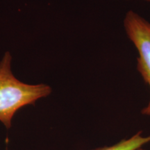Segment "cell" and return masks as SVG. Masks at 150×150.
Returning a JSON list of instances; mask_svg holds the SVG:
<instances>
[{"label": "cell", "instance_id": "277c9868", "mask_svg": "<svg viewBox=\"0 0 150 150\" xmlns=\"http://www.w3.org/2000/svg\"><path fill=\"white\" fill-rule=\"evenodd\" d=\"M144 1H148V2H150V0H144Z\"/></svg>", "mask_w": 150, "mask_h": 150}, {"label": "cell", "instance_id": "7a4b0ae2", "mask_svg": "<svg viewBox=\"0 0 150 150\" xmlns=\"http://www.w3.org/2000/svg\"><path fill=\"white\" fill-rule=\"evenodd\" d=\"M124 27L138 52V72L150 90V23L136 12L129 11L124 20ZM141 112L142 115L150 116V99Z\"/></svg>", "mask_w": 150, "mask_h": 150}, {"label": "cell", "instance_id": "3957f363", "mask_svg": "<svg viewBox=\"0 0 150 150\" xmlns=\"http://www.w3.org/2000/svg\"><path fill=\"white\" fill-rule=\"evenodd\" d=\"M150 142V136H142V132H138L128 139H123L110 147H103L92 150H137Z\"/></svg>", "mask_w": 150, "mask_h": 150}, {"label": "cell", "instance_id": "6da1fadb", "mask_svg": "<svg viewBox=\"0 0 150 150\" xmlns=\"http://www.w3.org/2000/svg\"><path fill=\"white\" fill-rule=\"evenodd\" d=\"M11 61V54L6 52L0 62V122L7 129L12 126L18 110L52 93L51 87L46 84H27L15 77Z\"/></svg>", "mask_w": 150, "mask_h": 150}]
</instances>
